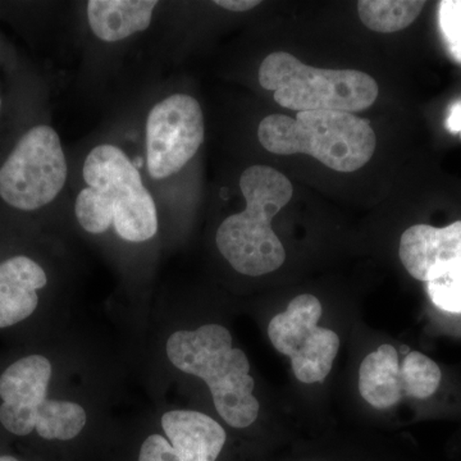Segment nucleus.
Masks as SVG:
<instances>
[{
    "label": "nucleus",
    "instance_id": "a211bd4d",
    "mask_svg": "<svg viewBox=\"0 0 461 461\" xmlns=\"http://www.w3.org/2000/svg\"><path fill=\"white\" fill-rule=\"evenodd\" d=\"M429 294L437 308L461 314V266L451 269L445 277L429 282Z\"/></svg>",
    "mask_w": 461,
    "mask_h": 461
},
{
    "label": "nucleus",
    "instance_id": "dca6fc26",
    "mask_svg": "<svg viewBox=\"0 0 461 461\" xmlns=\"http://www.w3.org/2000/svg\"><path fill=\"white\" fill-rule=\"evenodd\" d=\"M403 395L426 400L435 395L442 373L436 362L420 351H411L402 362Z\"/></svg>",
    "mask_w": 461,
    "mask_h": 461
},
{
    "label": "nucleus",
    "instance_id": "9d476101",
    "mask_svg": "<svg viewBox=\"0 0 461 461\" xmlns=\"http://www.w3.org/2000/svg\"><path fill=\"white\" fill-rule=\"evenodd\" d=\"M162 435L142 442L139 461H217L226 430L213 418L195 411H171L162 417Z\"/></svg>",
    "mask_w": 461,
    "mask_h": 461
},
{
    "label": "nucleus",
    "instance_id": "7ed1b4c3",
    "mask_svg": "<svg viewBox=\"0 0 461 461\" xmlns=\"http://www.w3.org/2000/svg\"><path fill=\"white\" fill-rule=\"evenodd\" d=\"M258 139L273 154H308L338 172L362 168L377 147L368 121L333 111L299 112L295 118L268 115L259 124Z\"/></svg>",
    "mask_w": 461,
    "mask_h": 461
},
{
    "label": "nucleus",
    "instance_id": "6ab92c4d",
    "mask_svg": "<svg viewBox=\"0 0 461 461\" xmlns=\"http://www.w3.org/2000/svg\"><path fill=\"white\" fill-rule=\"evenodd\" d=\"M439 27L451 57L461 65V2L439 3Z\"/></svg>",
    "mask_w": 461,
    "mask_h": 461
},
{
    "label": "nucleus",
    "instance_id": "1a4fd4ad",
    "mask_svg": "<svg viewBox=\"0 0 461 461\" xmlns=\"http://www.w3.org/2000/svg\"><path fill=\"white\" fill-rule=\"evenodd\" d=\"M204 114L198 100L175 94L158 103L147 121V162L154 180L180 172L204 141Z\"/></svg>",
    "mask_w": 461,
    "mask_h": 461
},
{
    "label": "nucleus",
    "instance_id": "f03ea898",
    "mask_svg": "<svg viewBox=\"0 0 461 461\" xmlns=\"http://www.w3.org/2000/svg\"><path fill=\"white\" fill-rule=\"evenodd\" d=\"M240 189L247 208L223 221L215 244L236 272L259 277L277 271L286 260L272 220L293 198V185L272 167L251 166L242 172Z\"/></svg>",
    "mask_w": 461,
    "mask_h": 461
},
{
    "label": "nucleus",
    "instance_id": "ddd939ff",
    "mask_svg": "<svg viewBox=\"0 0 461 461\" xmlns=\"http://www.w3.org/2000/svg\"><path fill=\"white\" fill-rule=\"evenodd\" d=\"M157 5L154 0H91L87 20L100 41H120L147 30Z\"/></svg>",
    "mask_w": 461,
    "mask_h": 461
},
{
    "label": "nucleus",
    "instance_id": "4be33fe9",
    "mask_svg": "<svg viewBox=\"0 0 461 461\" xmlns=\"http://www.w3.org/2000/svg\"><path fill=\"white\" fill-rule=\"evenodd\" d=\"M0 461H20L14 456H0Z\"/></svg>",
    "mask_w": 461,
    "mask_h": 461
},
{
    "label": "nucleus",
    "instance_id": "412c9836",
    "mask_svg": "<svg viewBox=\"0 0 461 461\" xmlns=\"http://www.w3.org/2000/svg\"><path fill=\"white\" fill-rule=\"evenodd\" d=\"M446 127H447L448 131L461 133V103H457L451 108L450 115L446 121Z\"/></svg>",
    "mask_w": 461,
    "mask_h": 461
},
{
    "label": "nucleus",
    "instance_id": "6e6552de",
    "mask_svg": "<svg viewBox=\"0 0 461 461\" xmlns=\"http://www.w3.org/2000/svg\"><path fill=\"white\" fill-rule=\"evenodd\" d=\"M321 304L311 294L294 297L287 311L272 318L268 338L273 348L291 359L294 375L303 384L327 378L338 357L339 338L320 326Z\"/></svg>",
    "mask_w": 461,
    "mask_h": 461
},
{
    "label": "nucleus",
    "instance_id": "f3484780",
    "mask_svg": "<svg viewBox=\"0 0 461 461\" xmlns=\"http://www.w3.org/2000/svg\"><path fill=\"white\" fill-rule=\"evenodd\" d=\"M75 213L81 227L93 235L107 232L113 226L111 203L104 194L91 187H86L78 194Z\"/></svg>",
    "mask_w": 461,
    "mask_h": 461
},
{
    "label": "nucleus",
    "instance_id": "423d86ee",
    "mask_svg": "<svg viewBox=\"0 0 461 461\" xmlns=\"http://www.w3.org/2000/svg\"><path fill=\"white\" fill-rule=\"evenodd\" d=\"M83 176L87 187L104 194L111 203L113 227L121 239L144 242L157 235L156 202L145 189L138 167L120 148H94L85 160Z\"/></svg>",
    "mask_w": 461,
    "mask_h": 461
},
{
    "label": "nucleus",
    "instance_id": "9b49d317",
    "mask_svg": "<svg viewBox=\"0 0 461 461\" xmlns=\"http://www.w3.org/2000/svg\"><path fill=\"white\" fill-rule=\"evenodd\" d=\"M400 260L415 280L432 282L461 266V221L444 229L415 224L402 233Z\"/></svg>",
    "mask_w": 461,
    "mask_h": 461
},
{
    "label": "nucleus",
    "instance_id": "f8f14e48",
    "mask_svg": "<svg viewBox=\"0 0 461 461\" xmlns=\"http://www.w3.org/2000/svg\"><path fill=\"white\" fill-rule=\"evenodd\" d=\"M47 284V273L30 258L0 263V329L27 320L38 308V291Z\"/></svg>",
    "mask_w": 461,
    "mask_h": 461
},
{
    "label": "nucleus",
    "instance_id": "20e7f679",
    "mask_svg": "<svg viewBox=\"0 0 461 461\" xmlns=\"http://www.w3.org/2000/svg\"><path fill=\"white\" fill-rule=\"evenodd\" d=\"M259 83L275 93L281 107L291 111H364L378 98L375 78L357 69H323L306 66L293 54H269L259 68Z\"/></svg>",
    "mask_w": 461,
    "mask_h": 461
},
{
    "label": "nucleus",
    "instance_id": "f257e3e1",
    "mask_svg": "<svg viewBox=\"0 0 461 461\" xmlns=\"http://www.w3.org/2000/svg\"><path fill=\"white\" fill-rule=\"evenodd\" d=\"M167 357L176 369L195 375L211 390L215 411L233 429H247L259 415L247 354L233 348L232 335L221 324L173 332Z\"/></svg>",
    "mask_w": 461,
    "mask_h": 461
},
{
    "label": "nucleus",
    "instance_id": "39448f33",
    "mask_svg": "<svg viewBox=\"0 0 461 461\" xmlns=\"http://www.w3.org/2000/svg\"><path fill=\"white\" fill-rule=\"evenodd\" d=\"M51 373L48 357L29 355L0 375V423L8 432L27 436L36 430L48 441H69L83 432L87 421L83 405L48 399Z\"/></svg>",
    "mask_w": 461,
    "mask_h": 461
},
{
    "label": "nucleus",
    "instance_id": "0eeeda50",
    "mask_svg": "<svg viewBox=\"0 0 461 461\" xmlns=\"http://www.w3.org/2000/svg\"><path fill=\"white\" fill-rule=\"evenodd\" d=\"M67 173L58 133L50 126L33 127L0 168V196L20 211H36L59 195Z\"/></svg>",
    "mask_w": 461,
    "mask_h": 461
},
{
    "label": "nucleus",
    "instance_id": "4468645a",
    "mask_svg": "<svg viewBox=\"0 0 461 461\" xmlns=\"http://www.w3.org/2000/svg\"><path fill=\"white\" fill-rule=\"evenodd\" d=\"M360 395L378 411L397 405L403 396L402 363L393 345H381L366 355L359 369Z\"/></svg>",
    "mask_w": 461,
    "mask_h": 461
},
{
    "label": "nucleus",
    "instance_id": "2eb2a0df",
    "mask_svg": "<svg viewBox=\"0 0 461 461\" xmlns=\"http://www.w3.org/2000/svg\"><path fill=\"white\" fill-rule=\"evenodd\" d=\"M426 2L420 0H362L357 12L364 25L375 32L391 33L411 26Z\"/></svg>",
    "mask_w": 461,
    "mask_h": 461
},
{
    "label": "nucleus",
    "instance_id": "aec40b11",
    "mask_svg": "<svg viewBox=\"0 0 461 461\" xmlns=\"http://www.w3.org/2000/svg\"><path fill=\"white\" fill-rule=\"evenodd\" d=\"M214 3L230 12H248L260 5L258 0H217Z\"/></svg>",
    "mask_w": 461,
    "mask_h": 461
}]
</instances>
